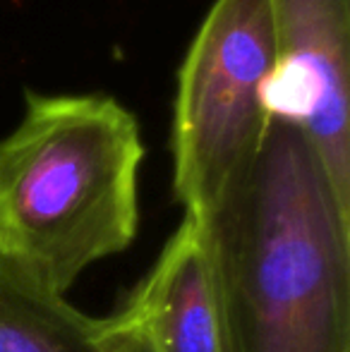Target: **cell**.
Segmentation results:
<instances>
[{
    "mask_svg": "<svg viewBox=\"0 0 350 352\" xmlns=\"http://www.w3.org/2000/svg\"><path fill=\"white\" fill-rule=\"evenodd\" d=\"M197 223L221 352H350V216L298 127L271 120L243 185Z\"/></svg>",
    "mask_w": 350,
    "mask_h": 352,
    "instance_id": "1",
    "label": "cell"
},
{
    "mask_svg": "<svg viewBox=\"0 0 350 352\" xmlns=\"http://www.w3.org/2000/svg\"><path fill=\"white\" fill-rule=\"evenodd\" d=\"M142 161L140 122L118 98L27 89L0 140V259L65 295L135 240Z\"/></svg>",
    "mask_w": 350,
    "mask_h": 352,
    "instance_id": "2",
    "label": "cell"
},
{
    "mask_svg": "<svg viewBox=\"0 0 350 352\" xmlns=\"http://www.w3.org/2000/svg\"><path fill=\"white\" fill-rule=\"evenodd\" d=\"M274 63L266 0H214L177 70L171 153L185 216L204 221L250 175L271 125Z\"/></svg>",
    "mask_w": 350,
    "mask_h": 352,
    "instance_id": "3",
    "label": "cell"
},
{
    "mask_svg": "<svg viewBox=\"0 0 350 352\" xmlns=\"http://www.w3.org/2000/svg\"><path fill=\"white\" fill-rule=\"evenodd\" d=\"M266 10L276 53L266 111L303 132L350 216V0H266Z\"/></svg>",
    "mask_w": 350,
    "mask_h": 352,
    "instance_id": "4",
    "label": "cell"
},
{
    "mask_svg": "<svg viewBox=\"0 0 350 352\" xmlns=\"http://www.w3.org/2000/svg\"><path fill=\"white\" fill-rule=\"evenodd\" d=\"M140 352H221L201 228L185 216L156 264L113 314Z\"/></svg>",
    "mask_w": 350,
    "mask_h": 352,
    "instance_id": "5",
    "label": "cell"
},
{
    "mask_svg": "<svg viewBox=\"0 0 350 352\" xmlns=\"http://www.w3.org/2000/svg\"><path fill=\"white\" fill-rule=\"evenodd\" d=\"M0 352L140 350L116 316H89L0 259Z\"/></svg>",
    "mask_w": 350,
    "mask_h": 352,
    "instance_id": "6",
    "label": "cell"
}]
</instances>
